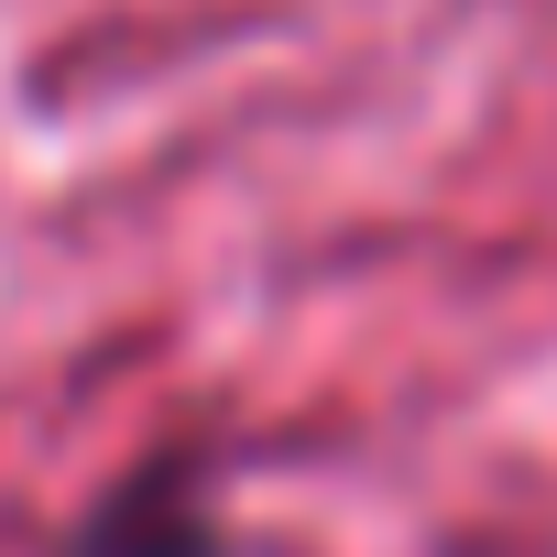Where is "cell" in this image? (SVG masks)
Returning <instances> with one entry per match:
<instances>
[{
    "label": "cell",
    "mask_w": 557,
    "mask_h": 557,
    "mask_svg": "<svg viewBox=\"0 0 557 557\" xmlns=\"http://www.w3.org/2000/svg\"><path fill=\"white\" fill-rule=\"evenodd\" d=\"M77 557H230V535L208 513V470L197 459H143L121 492L88 503Z\"/></svg>",
    "instance_id": "1"
}]
</instances>
